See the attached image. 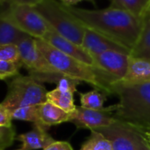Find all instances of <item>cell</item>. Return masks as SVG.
<instances>
[{
    "instance_id": "cell-9",
    "label": "cell",
    "mask_w": 150,
    "mask_h": 150,
    "mask_svg": "<svg viewBox=\"0 0 150 150\" xmlns=\"http://www.w3.org/2000/svg\"><path fill=\"white\" fill-rule=\"evenodd\" d=\"M96 131L111 142L113 150H148L141 133L123 121L118 120L111 125Z\"/></svg>"
},
{
    "instance_id": "cell-15",
    "label": "cell",
    "mask_w": 150,
    "mask_h": 150,
    "mask_svg": "<svg viewBox=\"0 0 150 150\" xmlns=\"http://www.w3.org/2000/svg\"><path fill=\"white\" fill-rule=\"evenodd\" d=\"M40 125L47 129L51 125L69 122L70 112H66L50 102L47 101L38 105Z\"/></svg>"
},
{
    "instance_id": "cell-14",
    "label": "cell",
    "mask_w": 150,
    "mask_h": 150,
    "mask_svg": "<svg viewBox=\"0 0 150 150\" xmlns=\"http://www.w3.org/2000/svg\"><path fill=\"white\" fill-rule=\"evenodd\" d=\"M47 131L48 129L42 125H34L31 131L16 136L15 139L21 142V150L44 149L56 141Z\"/></svg>"
},
{
    "instance_id": "cell-24",
    "label": "cell",
    "mask_w": 150,
    "mask_h": 150,
    "mask_svg": "<svg viewBox=\"0 0 150 150\" xmlns=\"http://www.w3.org/2000/svg\"><path fill=\"white\" fill-rule=\"evenodd\" d=\"M0 60L9 62H21L17 44L0 45Z\"/></svg>"
},
{
    "instance_id": "cell-34",
    "label": "cell",
    "mask_w": 150,
    "mask_h": 150,
    "mask_svg": "<svg viewBox=\"0 0 150 150\" xmlns=\"http://www.w3.org/2000/svg\"><path fill=\"white\" fill-rule=\"evenodd\" d=\"M7 1H8V0H0V5L3 6V5H5L6 3H7Z\"/></svg>"
},
{
    "instance_id": "cell-10",
    "label": "cell",
    "mask_w": 150,
    "mask_h": 150,
    "mask_svg": "<svg viewBox=\"0 0 150 150\" xmlns=\"http://www.w3.org/2000/svg\"><path fill=\"white\" fill-rule=\"evenodd\" d=\"M117 104L104 107L101 110H90L82 106H77L70 116V123L78 128L97 130L102 127L111 125L118 121L115 117Z\"/></svg>"
},
{
    "instance_id": "cell-21",
    "label": "cell",
    "mask_w": 150,
    "mask_h": 150,
    "mask_svg": "<svg viewBox=\"0 0 150 150\" xmlns=\"http://www.w3.org/2000/svg\"><path fill=\"white\" fill-rule=\"evenodd\" d=\"M107 94L104 92L94 89L87 93H80L81 106L90 110H101L106 101Z\"/></svg>"
},
{
    "instance_id": "cell-29",
    "label": "cell",
    "mask_w": 150,
    "mask_h": 150,
    "mask_svg": "<svg viewBox=\"0 0 150 150\" xmlns=\"http://www.w3.org/2000/svg\"><path fill=\"white\" fill-rule=\"evenodd\" d=\"M135 129H137L142 135L146 144V146L148 148V150H150V131L146 130V129H144V128H140V127H136V126H133Z\"/></svg>"
},
{
    "instance_id": "cell-36",
    "label": "cell",
    "mask_w": 150,
    "mask_h": 150,
    "mask_svg": "<svg viewBox=\"0 0 150 150\" xmlns=\"http://www.w3.org/2000/svg\"><path fill=\"white\" fill-rule=\"evenodd\" d=\"M17 150H21V149H17Z\"/></svg>"
},
{
    "instance_id": "cell-3",
    "label": "cell",
    "mask_w": 150,
    "mask_h": 150,
    "mask_svg": "<svg viewBox=\"0 0 150 150\" xmlns=\"http://www.w3.org/2000/svg\"><path fill=\"white\" fill-rule=\"evenodd\" d=\"M35 44L49 64L59 73L70 79L87 82L92 85L95 89L101 90L107 95L110 94L100 81L97 69L95 66L88 65L63 53L42 39H35Z\"/></svg>"
},
{
    "instance_id": "cell-31",
    "label": "cell",
    "mask_w": 150,
    "mask_h": 150,
    "mask_svg": "<svg viewBox=\"0 0 150 150\" xmlns=\"http://www.w3.org/2000/svg\"><path fill=\"white\" fill-rule=\"evenodd\" d=\"M63 145H64V141L56 140L55 142L50 144L49 146H47L43 150H61L63 147Z\"/></svg>"
},
{
    "instance_id": "cell-23",
    "label": "cell",
    "mask_w": 150,
    "mask_h": 150,
    "mask_svg": "<svg viewBox=\"0 0 150 150\" xmlns=\"http://www.w3.org/2000/svg\"><path fill=\"white\" fill-rule=\"evenodd\" d=\"M22 67L21 62H9L0 60V80L6 81L20 74V69Z\"/></svg>"
},
{
    "instance_id": "cell-5",
    "label": "cell",
    "mask_w": 150,
    "mask_h": 150,
    "mask_svg": "<svg viewBox=\"0 0 150 150\" xmlns=\"http://www.w3.org/2000/svg\"><path fill=\"white\" fill-rule=\"evenodd\" d=\"M46 88L31 76L19 74L8 82L7 94L0 103L10 111L16 109L40 105L47 102Z\"/></svg>"
},
{
    "instance_id": "cell-27",
    "label": "cell",
    "mask_w": 150,
    "mask_h": 150,
    "mask_svg": "<svg viewBox=\"0 0 150 150\" xmlns=\"http://www.w3.org/2000/svg\"><path fill=\"white\" fill-rule=\"evenodd\" d=\"M13 120L12 111L0 104V126H13Z\"/></svg>"
},
{
    "instance_id": "cell-25",
    "label": "cell",
    "mask_w": 150,
    "mask_h": 150,
    "mask_svg": "<svg viewBox=\"0 0 150 150\" xmlns=\"http://www.w3.org/2000/svg\"><path fill=\"white\" fill-rule=\"evenodd\" d=\"M16 139L14 126H0V150H5L13 144Z\"/></svg>"
},
{
    "instance_id": "cell-12",
    "label": "cell",
    "mask_w": 150,
    "mask_h": 150,
    "mask_svg": "<svg viewBox=\"0 0 150 150\" xmlns=\"http://www.w3.org/2000/svg\"><path fill=\"white\" fill-rule=\"evenodd\" d=\"M81 46L91 56L98 55L108 50L118 51L127 55H130L131 53V50H129L128 48L87 27Z\"/></svg>"
},
{
    "instance_id": "cell-11",
    "label": "cell",
    "mask_w": 150,
    "mask_h": 150,
    "mask_svg": "<svg viewBox=\"0 0 150 150\" xmlns=\"http://www.w3.org/2000/svg\"><path fill=\"white\" fill-rule=\"evenodd\" d=\"M42 40H44L45 42H47L49 44L55 47L58 50L62 51L63 53L88 65L94 66V60L92 56L82 46L78 45L63 37L50 27L49 28V30L43 36Z\"/></svg>"
},
{
    "instance_id": "cell-16",
    "label": "cell",
    "mask_w": 150,
    "mask_h": 150,
    "mask_svg": "<svg viewBox=\"0 0 150 150\" xmlns=\"http://www.w3.org/2000/svg\"><path fill=\"white\" fill-rule=\"evenodd\" d=\"M110 6L124 10L144 20L150 7V0H111Z\"/></svg>"
},
{
    "instance_id": "cell-22",
    "label": "cell",
    "mask_w": 150,
    "mask_h": 150,
    "mask_svg": "<svg viewBox=\"0 0 150 150\" xmlns=\"http://www.w3.org/2000/svg\"><path fill=\"white\" fill-rule=\"evenodd\" d=\"M13 119L32 122L34 125H40L38 105L35 106H27L14 110L12 111Z\"/></svg>"
},
{
    "instance_id": "cell-33",
    "label": "cell",
    "mask_w": 150,
    "mask_h": 150,
    "mask_svg": "<svg viewBox=\"0 0 150 150\" xmlns=\"http://www.w3.org/2000/svg\"><path fill=\"white\" fill-rule=\"evenodd\" d=\"M144 20H150V7H149V9H148V11H147V13H146V14Z\"/></svg>"
},
{
    "instance_id": "cell-6",
    "label": "cell",
    "mask_w": 150,
    "mask_h": 150,
    "mask_svg": "<svg viewBox=\"0 0 150 150\" xmlns=\"http://www.w3.org/2000/svg\"><path fill=\"white\" fill-rule=\"evenodd\" d=\"M17 46L22 66L28 70L29 76L36 81L57 84L64 77V75L49 64L39 51L34 37L30 35L26 36Z\"/></svg>"
},
{
    "instance_id": "cell-28",
    "label": "cell",
    "mask_w": 150,
    "mask_h": 150,
    "mask_svg": "<svg viewBox=\"0 0 150 150\" xmlns=\"http://www.w3.org/2000/svg\"><path fill=\"white\" fill-rule=\"evenodd\" d=\"M43 0H8L7 3L15 4V5H24V6H36L37 5L41 4Z\"/></svg>"
},
{
    "instance_id": "cell-30",
    "label": "cell",
    "mask_w": 150,
    "mask_h": 150,
    "mask_svg": "<svg viewBox=\"0 0 150 150\" xmlns=\"http://www.w3.org/2000/svg\"><path fill=\"white\" fill-rule=\"evenodd\" d=\"M82 1H88V2H90V3H93L95 6L96 4V0H60V2L67 6V7H71V6H74L75 5H77Z\"/></svg>"
},
{
    "instance_id": "cell-19",
    "label": "cell",
    "mask_w": 150,
    "mask_h": 150,
    "mask_svg": "<svg viewBox=\"0 0 150 150\" xmlns=\"http://www.w3.org/2000/svg\"><path fill=\"white\" fill-rule=\"evenodd\" d=\"M28 35L14 28L7 21L0 19V45L18 44Z\"/></svg>"
},
{
    "instance_id": "cell-13",
    "label": "cell",
    "mask_w": 150,
    "mask_h": 150,
    "mask_svg": "<svg viewBox=\"0 0 150 150\" xmlns=\"http://www.w3.org/2000/svg\"><path fill=\"white\" fill-rule=\"evenodd\" d=\"M146 82H150V60L130 56L125 75L120 81L115 84L131 86Z\"/></svg>"
},
{
    "instance_id": "cell-8",
    "label": "cell",
    "mask_w": 150,
    "mask_h": 150,
    "mask_svg": "<svg viewBox=\"0 0 150 150\" xmlns=\"http://www.w3.org/2000/svg\"><path fill=\"white\" fill-rule=\"evenodd\" d=\"M92 57L94 66L97 69L100 81L106 87L109 93L112 94L111 86L120 81L125 75L130 55L108 50L98 55H94Z\"/></svg>"
},
{
    "instance_id": "cell-26",
    "label": "cell",
    "mask_w": 150,
    "mask_h": 150,
    "mask_svg": "<svg viewBox=\"0 0 150 150\" xmlns=\"http://www.w3.org/2000/svg\"><path fill=\"white\" fill-rule=\"evenodd\" d=\"M81 81L77 80L70 79L68 77L64 76L57 83V89L63 91V92H71L76 93L77 92V86L80 84Z\"/></svg>"
},
{
    "instance_id": "cell-18",
    "label": "cell",
    "mask_w": 150,
    "mask_h": 150,
    "mask_svg": "<svg viewBox=\"0 0 150 150\" xmlns=\"http://www.w3.org/2000/svg\"><path fill=\"white\" fill-rule=\"evenodd\" d=\"M74 93L71 92H63L57 88L48 91L47 93V101L59 107L66 112H72L76 109V105L74 104L73 99Z\"/></svg>"
},
{
    "instance_id": "cell-4",
    "label": "cell",
    "mask_w": 150,
    "mask_h": 150,
    "mask_svg": "<svg viewBox=\"0 0 150 150\" xmlns=\"http://www.w3.org/2000/svg\"><path fill=\"white\" fill-rule=\"evenodd\" d=\"M35 8L57 34L78 45H82L86 26L67 6L57 0H43Z\"/></svg>"
},
{
    "instance_id": "cell-7",
    "label": "cell",
    "mask_w": 150,
    "mask_h": 150,
    "mask_svg": "<svg viewBox=\"0 0 150 150\" xmlns=\"http://www.w3.org/2000/svg\"><path fill=\"white\" fill-rule=\"evenodd\" d=\"M6 4L7 6L0 12V19L35 39L43 38L50 27L34 6Z\"/></svg>"
},
{
    "instance_id": "cell-20",
    "label": "cell",
    "mask_w": 150,
    "mask_h": 150,
    "mask_svg": "<svg viewBox=\"0 0 150 150\" xmlns=\"http://www.w3.org/2000/svg\"><path fill=\"white\" fill-rule=\"evenodd\" d=\"M79 150H113L111 142L101 132L92 130L90 136L84 141Z\"/></svg>"
},
{
    "instance_id": "cell-35",
    "label": "cell",
    "mask_w": 150,
    "mask_h": 150,
    "mask_svg": "<svg viewBox=\"0 0 150 150\" xmlns=\"http://www.w3.org/2000/svg\"><path fill=\"white\" fill-rule=\"evenodd\" d=\"M133 126V125H132ZM137 127V126H136ZM140 128H144V129H146V130H148V131H150V126H148V127H140Z\"/></svg>"
},
{
    "instance_id": "cell-32",
    "label": "cell",
    "mask_w": 150,
    "mask_h": 150,
    "mask_svg": "<svg viewBox=\"0 0 150 150\" xmlns=\"http://www.w3.org/2000/svg\"><path fill=\"white\" fill-rule=\"evenodd\" d=\"M61 150H73V148L67 141H64V145Z\"/></svg>"
},
{
    "instance_id": "cell-1",
    "label": "cell",
    "mask_w": 150,
    "mask_h": 150,
    "mask_svg": "<svg viewBox=\"0 0 150 150\" xmlns=\"http://www.w3.org/2000/svg\"><path fill=\"white\" fill-rule=\"evenodd\" d=\"M87 28L132 50L140 35L144 20L121 9L108 7L88 10L68 7Z\"/></svg>"
},
{
    "instance_id": "cell-17",
    "label": "cell",
    "mask_w": 150,
    "mask_h": 150,
    "mask_svg": "<svg viewBox=\"0 0 150 150\" xmlns=\"http://www.w3.org/2000/svg\"><path fill=\"white\" fill-rule=\"evenodd\" d=\"M130 56L137 58L150 60V20H144L140 35Z\"/></svg>"
},
{
    "instance_id": "cell-2",
    "label": "cell",
    "mask_w": 150,
    "mask_h": 150,
    "mask_svg": "<svg viewBox=\"0 0 150 150\" xmlns=\"http://www.w3.org/2000/svg\"><path fill=\"white\" fill-rule=\"evenodd\" d=\"M111 93L118 96L117 119L137 127L150 126V82L125 86L114 84Z\"/></svg>"
}]
</instances>
